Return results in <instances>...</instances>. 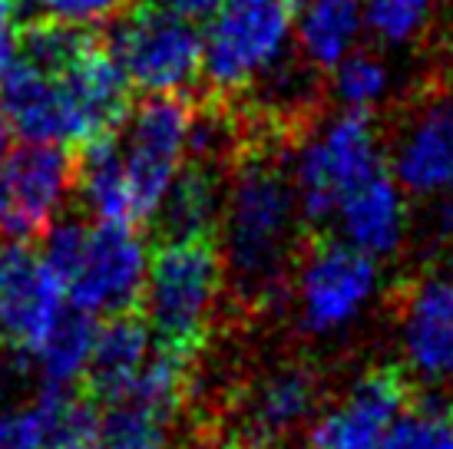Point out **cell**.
Instances as JSON below:
<instances>
[{"label":"cell","instance_id":"cell-1","mask_svg":"<svg viewBox=\"0 0 453 449\" xmlns=\"http://www.w3.org/2000/svg\"><path fill=\"white\" fill-rule=\"evenodd\" d=\"M278 133L245 126V142L232 163L219 232L226 281L245 304H278L288 294L298 264L302 209L295 179L278 146Z\"/></svg>","mask_w":453,"mask_h":449},{"label":"cell","instance_id":"cell-2","mask_svg":"<svg viewBox=\"0 0 453 449\" xmlns=\"http://www.w3.org/2000/svg\"><path fill=\"white\" fill-rule=\"evenodd\" d=\"M0 112L27 142L87 146L127 119L129 83L96 40L60 70L13 57L0 70Z\"/></svg>","mask_w":453,"mask_h":449},{"label":"cell","instance_id":"cell-3","mask_svg":"<svg viewBox=\"0 0 453 449\" xmlns=\"http://www.w3.org/2000/svg\"><path fill=\"white\" fill-rule=\"evenodd\" d=\"M222 291L226 264L215 238H163L146 264L139 304L159 344L196 354L209 337Z\"/></svg>","mask_w":453,"mask_h":449},{"label":"cell","instance_id":"cell-4","mask_svg":"<svg viewBox=\"0 0 453 449\" xmlns=\"http://www.w3.org/2000/svg\"><path fill=\"white\" fill-rule=\"evenodd\" d=\"M291 0H222L202 34V76L209 96L239 100L281 63L291 40Z\"/></svg>","mask_w":453,"mask_h":449},{"label":"cell","instance_id":"cell-5","mask_svg":"<svg viewBox=\"0 0 453 449\" xmlns=\"http://www.w3.org/2000/svg\"><path fill=\"white\" fill-rule=\"evenodd\" d=\"M380 169H388L380 133L365 110H344L302 136L291 179L304 224H327L338 202Z\"/></svg>","mask_w":453,"mask_h":449},{"label":"cell","instance_id":"cell-6","mask_svg":"<svg viewBox=\"0 0 453 449\" xmlns=\"http://www.w3.org/2000/svg\"><path fill=\"white\" fill-rule=\"evenodd\" d=\"M192 119L196 103L182 93H150L113 133L136 224L159 212L173 179L189 159Z\"/></svg>","mask_w":453,"mask_h":449},{"label":"cell","instance_id":"cell-7","mask_svg":"<svg viewBox=\"0 0 453 449\" xmlns=\"http://www.w3.org/2000/svg\"><path fill=\"white\" fill-rule=\"evenodd\" d=\"M380 291V264L341 238H321L298 255L291 271L295 321L308 337H338L351 331Z\"/></svg>","mask_w":453,"mask_h":449},{"label":"cell","instance_id":"cell-8","mask_svg":"<svg viewBox=\"0 0 453 449\" xmlns=\"http://www.w3.org/2000/svg\"><path fill=\"white\" fill-rule=\"evenodd\" d=\"M106 50L129 87L186 93L202 76V34L165 4H127L116 13Z\"/></svg>","mask_w":453,"mask_h":449},{"label":"cell","instance_id":"cell-9","mask_svg":"<svg viewBox=\"0 0 453 449\" xmlns=\"http://www.w3.org/2000/svg\"><path fill=\"white\" fill-rule=\"evenodd\" d=\"M146 264H150V251L139 238L136 224H89L83 255L64 285L70 308L93 317L136 311L142 285H146Z\"/></svg>","mask_w":453,"mask_h":449},{"label":"cell","instance_id":"cell-10","mask_svg":"<svg viewBox=\"0 0 453 449\" xmlns=\"http://www.w3.org/2000/svg\"><path fill=\"white\" fill-rule=\"evenodd\" d=\"M76 159L66 146L27 142L0 159V232L34 241L60 218L73 192Z\"/></svg>","mask_w":453,"mask_h":449},{"label":"cell","instance_id":"cell-11","mask_svg":"<svg viewBox=\"0 0 453 449\" xmlns=\"http://www.w3.org/2000/svg\"><path fill=\"white\" fill-rule=\"evenodd\" d=\"M70 308L64 281L53 275L30 241L0 245V340L24 361L43 344Z\"/></svg>","mask_w":453,"mask_h":449},{"label":"cell","instance_id":"cell-12","mask_svg":"<svg viewBox=\"0 0 453 449\" xmlns=\"http://www.w3.org/2000/svg\"><path fill=\"white\" fill-rule=\"evenodd\" d=\"M403 374L380 367L354 380L348 393L311 420L304 449H380L390 423L407 407Z\"/></svg>","mask_w":453,"mask_h":449},{"label":"cell","instance_id":"cell-13","mask_svg":"<svg viewBox=\"0 0 453 449\" xmlns=\"http://www.w3.org/2000/svg\"><path fill=\"white\" fill-rule=\"evenodd\" d=\"M403 367L424 384L453 380V275H420L403 287L397 311Z\"/></svg>","mask_w":453,"mask_h":449},{"label":"cell","instance_id":"cell-14","mask_svg":"<svg viewBox=\"0 0 453 449\" xmlns=\"http://www.w3.org/2000/svg\"><path fill=\"white\" fill-rule=\"evenodd\" d=\"M390 175L411 195H453V103L434 100L403 123L390 149Z\"/></svg>","mask_w":453,"mask_h":449},{"label":"cell","instance_id":"cell-15","mask_svg":"<svg viewBox=\"0 0 453 449\" xmlns=\"http://www.w3.org/2000/svg\"><path fill=\"white\" fill-rule=\"evenodd\" d=\"M338 238L371 258L397 255L407 238V199L397 179L380 169L361 186H354L331 215Z\"/></svg>","mask_w":453,"mask_h":449},{"label":"cell","instance_id":"cell-16","mask_svg":"<svg viewBox=\"0 0 453 449\" xmlns=\"http://www.w3.org/2000/svg\"><path fill=\"white\" fill-rule=\"evenodd\" d=\"M150 354L152 331L146 324V317H139L133 311L110 314L103 324H96V337H93L87 374H83L87 397L96 407L123 400L129 387L136 384L139 370L150 361Z\"/></svg>","mask_w":453,"mask_h":449},{"label":"cell","instance_id":"cell-17","mask_svg":"<svg viewBox=\"0 0 453 449\" xmlns=\"http://www.w3.org/2000/svg\"><path fill=\"white\" fill-rule=\"evenodd\" d=\"M321 403V380L315 370L288 363L265 374L245 400V423L258 443H278L298 433Z\"/></svg>","mask_w":453,"mask_h":449},{"label":"cell","instance_id":"cell-18","mask_svg":"<svg viewBox=\"0 0 453 449\" xmlns=\"http://www.w3.org/2000/svg\"><path fill=\"white\" fill-rule=\"evenodd\" d=\"M232 165L186 159L159 205L163 238H215Z\"/></svg>","mask_w":453,"mask_h":449},{"label":"cell","instance_id":"cell-19","mask_svg":"<svg viewBox=\"0 0 453 449\" xmlns=\"http://www.w3.org/2000/svg\"><path fill=\"white\" fill-rule=\"evenodd\" d=\"M113 133H106V136L93 139V142L83 146V156L76 159L73 188H76V195H80V202H83V209H87L96 222L136 224Z\"/></svg>","mask_w":453,"mask_h":449},{"label":"cell","instance_id":"cell-20","mask_svg":"<svg viewBox=\"0 0 453 449\" xmlns=\"http://www.w3.org/2000/svg\"><path fill=\"white\" fill-rule=\"evenodd\" d=\"M361 30V4L357 0H304L298 20V47L315 70H334Z\"/></svg>","mask_w":453,"mask_h":449},{"label":"cell","instance_id":"cell-21","mask_svg":"<svg viewBox=\"0 0 453 449\" xmlns=\"http://www.w3.org/2000/svg\"><path fill=\"white\" fill-rule=\"evenodd\" d=\"M96 324L93 314L66 308L64 317L53 324V331L43 337V344L34 350L30 363H37L43 384L50 387H73L76 380H83L93 350Z\"/></svg>","mask_w":453,"mask_h":449},{"label":"cell","instance_id":"cell-22","mask_svg":"<svg viewBox=\"0 0 453 449\" xmlns=\"http://www.w3.org/2000/svg\"><path fill=\"white\" fill-rule=\"evenodd\" d=\"M103 449H169V416L136 400L106 403L96 423Z\"/></svg>","mask_w":453,"mask_h":449},{"label":"cell","instance_id":"cell-23","mask_svg":"<svg viewBox=\"0 0 453 449\" xmlns=\"http://www.w3.org/2000/svg\"><path fill=\"white\" fill-rule=\"evenodd\" d=\"M380 449H453V407L407 403L390 423Z\"/></svg>","mask_w":453,"mask_h":449},{"label":"cell","instance_id":"cell-24","mask_svg":"<svg viewBox=\"0 0 453 449\" xmlns=\"http://www.w3.org/2000/svg\"><path fill=\"white\" fill-rule=\"evenodd\" d=\"M334 96L344 103V110H371L388 93V70L374 53H348L334 66Z\"/></svg>","mask_w":453,"mask_h":449},{"label":"cell","instance_id":"cell-25","mask_svg":"<svg viewBox=\"0 0 453 449\" xmlns=\"http://www.w3.org/2000/svg\"><path fill=\"white\" fill-rule=\"evenodd\" d=\"M434 0H365L361 20L384 43H407L427 24Z\"/></svg>","mask_w":453,"mask_h":449},{"label":"cell","instance_id":"cell-26","mask_svg":"<svg viewBox=\"0 0 453 449\" xmlns=\"http://www.w3.org/2000/svg\"><path fill=\"white\" fill-rule=\"evenodd\" d=\"M129 0H30V7L47 17V20H60V24L93 27L113 20L116 13L127 7Z\"/></svg>","mask_w":453,"mask_h":449},{"label":"cell","instance_id":"cell-27","mask_svg":"<svg viewBox=\"0 0 453 449\" xmlns=\"http://www.w3.org/2000/svg\"><path fill=\"white\" fill-rule=\"evenodd\" d=\"M0 449H47V430L34 403L0 410Z\"/></svg>","mask_w":453,"mask_h":449},{"label":"cell","instance_id":"cell-28","mask_svg":"<svg viewBox=\"0 0 453 449\" xmlns=\"http://www.w3.org/2000/svg\"><path fill=\"white\" fill-rule=\"evenodd\" d=\"M17 40H20L17 4L13 0H0V70L17 57Z\"/></svg>","mask_w":453,"mask_h":449},{"label":"cell","instance_id":"cell-29","mask_svg":"<svg viewBox=\"0 0 453 449\" xmlns=\"http://www.w3.org/2000/svg\"><path fill=\"white\" fill-rule=\"evenodd\" d=\"M165 4L169 11L182 13V17H189V20H202V17H212L219 7H222V0H159Z\"/></svg>","mask_w":453,"mask_h":449},{"label":"cell","instance_id":"cell-30","mask_svg":"<svg viewBox=\"0 0 453 449\" xmlns=\"http://www.w3.org/2000/svg\"><path fill=\"white\" fill-rule=\"evenodd\" d=\"M50 449H103L96 437H83V439H66V443H57Z\"/></svg>","mask_w":453,"mask_h":449},{"label":"cell","instance_id":"cell-31","mask_svg":"<svg viewBox=\"0 0 453 449\" xmlns=\"http://www.w3.org/2000/svg\"><path fill=\"white\" fill-rule=\"evenodd\" d=\"M11 133H13L11 123H7V119H4V112H0V159L11 152Z\"/></svg>","mask_w":453,"mask_h":449},{"label":"cell","instance_id":"cell-32","mask_svg":"<svg viewBox=\"0 0 453 449\" xmlns=\"http://www.w3.org/2000/svg\"><path fill=\"white\" fill-rule=\"evenodd\" d=\"M447 241H450V248H453V212H450V222H447Z\"/></svg>","mask_w":453,"mask_h":449},{"label":"cell","instance_id":"cell-33","mask_svg":"<svg viewBox=\"0 0 453 449\" xmlns=\"http://www.w3.org/2000/svg\"><path fill=\"white\" fill-rule=\"evenodd\" d=\"M291 4H295V11H298V7H302V4H304V0H291Z\"/></svg>","mask_w":453,"mask_h":449}]
</instances>
